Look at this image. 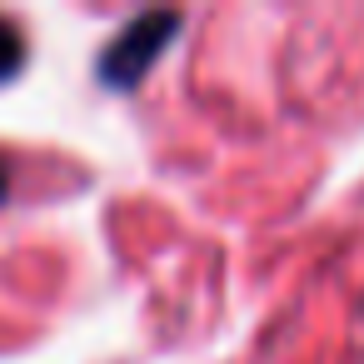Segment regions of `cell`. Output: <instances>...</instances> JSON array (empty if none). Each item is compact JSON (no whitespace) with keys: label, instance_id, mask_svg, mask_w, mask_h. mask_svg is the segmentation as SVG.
Listing matches in <instances>:
<instances>
[{"label":"cell","instance_id":"3","mask_svg":"<svg viewBox=\"0 0 364 364\" xmlns=\"http://www.w3.org/2000/svg\"><path fill=\"white\" fill-rule=\"evenodd\" d=\"M0 200H6V170H0Z\"/></svg>","mask_w":364,"mask_h":364},{"label":"cell","instance_id":"2","mask_svg":"<svg viewBox=\"0 0 364 364\" xmlns=\"http://www.w3.org/2000/svg\"><path fill=\"white\" fill-rule=\"evenodd\" d=\"M21 65H26V36H21L16 21L0 16V80L21 75Z\"/></svg>","mask_w":364,"mask_h":364},{"label":"cell","instance_id":"1","mask_svg":"<svg viewBox=\"0 0 364 364\" xmlns=\"http://www.w3.org/2000/svg\"><path fill=\"white\" fill-rule=\"evenodd\" d=\"M175 31H180V16H175V11H145V16H135V21L105 46V55H100V80H105L110 90L140 85L145 70L165 55V46H170Z\"/></svg>","mask_w":364,"mask_h":364}]
</instances>
